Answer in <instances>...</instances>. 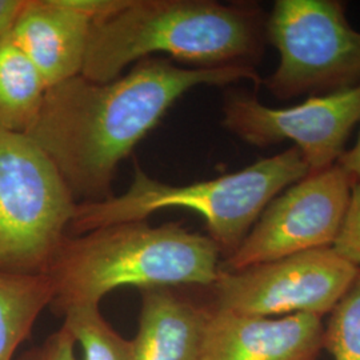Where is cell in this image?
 <instances>
[{
  "label": "cell",
  "mask_w": 360,
  "mask_h": 360,
  "mask_svg": "<svg viewBox=\"0 0 360 360\" xmlns=\"http://www.w3.org/2000/svg\"><path fill=\"white\" fill-rule=\"evenodd\" d=\"M336 165L345 168L355 179L360 180V134L355 146L342 155Z\"/></svg>",
  "instance_id": "21"
},
{
  "label": "cell",
  "mask_w": 360,
  "mask_h": 360,
  "mask_svg": "<svg viewBox=\"0 0 360 360\" xmlns=\"http://www.w3.org/2000/svg\"><path fill=\"white\" fill-rule=\"evenodd\" d=\"M63 324L82 348L83 360H135L132 339H126L105 321L101 307L67 311Z\"/></svg>",
  "instance_id": "15"
},
{
  "label": "cell",
  "mask_w": 360,
  "mask_h": 360,
  "mask_svg": "<svg viewBox=\"0 0 360 360\" xmlns=\"http://www.w3.org/2000/svg\"><path fill=\"white\" fill-rule=\"evenodd\" d=\"M324 349L334 360H360V270L324 324Z\"/></svg>",
  "instance_id": "16"
},
{
  "label": "cell",
  "mask_w": 360,
  "mask_h": 360,
  "mask_svg": "<svg viewBox=\"0 0 360 360\" xmlns=\"http://www.w3.org/2000/svg\"><path fill=\"white\" fill-rule=\"evenodd\" d=\"M264 38L266 18L255 4L129 0L122 11L91 25L82 75L107 83L153 53L199 68L254 67Z\"/></svg>",
  "instance_id": "2"
},
{
  "label": "cell",
  "mask_w": 360,
  "mask_h": 360,
  "mask_svg": "<svg viewBox=\"0 0 360 360\" xmlns=\"http://www.w3.org/2000/svg\"><path fill=\"white\" fill-rule=\"evenodd\" d=\"M205 306L199 360H319L324 349L322 316L263 318Z\"/></svg>",
  "instance_id": "10"
},
{
  "label": "cell",
  "mask_w": 360,
  "mask_h": 360,
  "mask_svg": "<svg viewBox=\"0 0 360 360\" xmlns=\"http://www.w3.org/2000/svg\"><path fill=\"white\" fill-rule=\"evenodd\" d=\"M356 179L339 165L309 174L285 188L220 270H242L316 248L333 247Z\"/></svg>",
  "instance_id": "8"
},
{
  "label": "cell",
  "mask_w": 360,
  "mask_h": 360,
  "mask_svg": "<svg viewBox=\"0 0 360 360\" xmlns=\"http://www.w3.org/2000/svg\"><path fill=\"white\" fill-rule=\"evenodd\" d=\"M266 38L279 51L274 74L262 80L271 95L290 101L360 84V32L336 0H278L266 19Z\"/></svg>",
  "instance_id": "6"
},
{
  "label": "cell",
  "mask_w": 360,
  "mask_h": 360,
  "mask_svg": "<svg viewBox=\"0 0 360 360\" xmlns=\"http://www.w3.org/2000/svg\"><path fill=\"white\" fill-rule=\"evenodd\" d=\"M77 207L49 155L25 134L0 129V271L44 274Z\"/></svg>",
  "instance_id": "5"
},
{
  "label": "cell",
  "mask_w": 360,
  "mask_h": 360,
  "mask_svg": "<svg viewBox=\"0 0 360 360\" xmlns=\"http://www.w3.org/2000/svg\"><path fill=\"white\" fill-rule=\"evenodd\" d=\"M359 122L360 84L311 96L287 108H271L255 94L232 91L224 98L221 126L259 148L283 141L295 143L314 174L338 163Z\"/></svg>",
  "instance_id": "9"
},
{
  "label": "cell",
  "mask_w": 360,
  "mask_h": 360,
  "mask_svg": "<svg viewBox=\"0 0 360 360\" xmlns=\"http://www.w3.org/2000/svg\"><path fill=\"white\" fill-rule=\"evenodd\" d=\"M309 174L295 146L238 172L184 186L153 179L136 163L129 190L101 202L77 205L68 231L80 235L119 223L142 221L160 210L184 208L205 219L208 236L224 260L242 245L264 208Z\"/></svg>",
  "instance_id": "4"
},
{
  "label": "cell",
  "mask_w": 360,
  "mask_h": 360,
  "mask_svg": "<svg viewBox=\"0 0 360 360\" xmlns=\"http://www.w3.org/2000/svg\"><path fill=\"white\" fill-rule=\"evenodd\" d=\"M62 4L83 15L92 23L104 20L129 6V0H60Z\"/></svg>",
  "instance_id": "19"
},
{
  "label": "cell",
  "mask_w": 360,
  "mask_h": 360,
  "mask_svg": "<svg viewBox=\"0 0 360 360\" xmlns=\"http://www.w3.org/2000/svg\"><path fill=\"white\" fill-rule=\"evenodd\" d=\"M77 346L74 334L62 324L39 346L30 348L16 360H77Z\"/></svg>",
  "instance_id": "18"
},
{
  "label": "cell",
  "mask_w": 360,
  "mask_h": 360,
  "mask_svg": "<svg viewBox=\"0 0 360 360\" xmlns=\"http://www.w3.org/2000/svg\"><path fill=\"white\" fill-rule=\"evenodd\" d=\"M47 86L10 38L0 40V129L25 134L38 115Z\"/></svg>",
  "instance_id": "14"
},
{
  "label": "cell",
  "mask_w": 360,
  "mask_h": 360,
  "mask_svg": "<svg viewBox=\"0 0 360 360\" xmlns=\"http://www.w3.org/2000/svg\"><path fill=\"white\" fill-rule=\"evenodd\" d=\"M240 80L262 83L254 67L183 68L165 58H146L107 83L79 75L47 89L25 135L49 155L75 200L101 202L112 196L119 163L181 95Z\"/></svg>",
  "instance_id": "1"
},
{
  "label": "cell",
  "mask_w": 360,
  "mask_h": 360,
  "mask_svg": "<svg viewBox=\"0 0 360 360\" xmlns=\"http://www.w3.org/2000/svg\"><path fill=\"white\" fill-rule=\"evenodd\" d=\"M221 254L206 235L179 223L150 226L127 221L80 235H67L46 275L51 281V309L59 315L80 307H101L119 287L208 288L218 278Z\"/></svg>",
  "instance_id": "3"
},
{
  "label": "cell",
  "mask_w": 360,
  "mask_h": 360,
  "mask_svg": "<svg viewBox=\"0 0 360 360\" xmlns=\"http://www.w3.org/2000/svg\"><path fill=\"white\" fill-rule=\"evenodd\" d=\"M53 288L46 274L0 271V360H13L40 314L51 307Z\"/></svg>",
  "instance_id": "13"
},
{
  "label": "cell",
  "mask_w": 360,
  "mask_h": 360,
  "mask_svg": "<svg viewBox=\"0 0 360 360\" xmlns=\"http://www.w3.org/2000/svg\"><path fill=\"white\" fill-rule=\"evenodd\" d=\"M205 312L178 288L142 290L135 360H199Z\"/></svg>",
  "instance_id": "12"
},
{
  "label": "cell",
  "mask_w": 360,
  "mask_h": 360,
  "mask_svg": "<svg viewBox=\"0 0 360 360\" xmlns=\"http://www.w3.org/2000/svg\"><path fill=\"white\" fill-rule=\"evenodd\" d=\"M90 31V20L60 0H25L10 38L50 89L82 75Z\"/></svg>",
  "instance_id": "11"
},
{
  "label": "cell",
  "mask_w": 360,
  "mask_h": 360,
  "mask_svg": "<svg viewBox=\"0 0 360 360\" xmlns=\"http://www.w3.org/2000/svg\"><path fill=\"white\" fill-rule=\"evenodd\" d=\"M358 269L331 247L316 248L242 270L219 271L208 288L212 309L239 315L279 318L330 315Z\"/></svg>",
  "instance_id": "7"
},
{
  "label": "cell",
  "mask_w": 360,
  "mask_h": 360,
  "mask_svg": "<svg viewBox=\"0 0 360 360\" xmlns=\"http://www.w3.org/2000/svg\"><path fill=\"white\" fill-rule=\"evenodd\" d=\"M25 6V0H0V40L4 38Z\"/></svg>",
  "instance_id": "20"
},
{
  "label": "cell",
  "mask_w": 360,
  "mask_h": 360,
  "mask_svg": "<svg viewBox=\"0 0 360 360\" xmlns=\"http://www.w3.org/2000/svg\"><path fill=\"white\" fill-rule=\"evenodd\" d=\"M331 248L360 270V180L352 186L346 217Z\"/></svg>",
  "instance_id": "17"
}]
</instances>
